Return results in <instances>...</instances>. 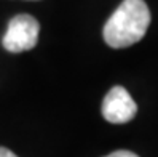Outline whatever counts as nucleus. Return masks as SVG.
Masks as SVG:
<instances>
[{"label": "nucleus", "mask_w": 158, "mask_h": 157, "mask_svg": "<svg viewBox=\"0 0 158 157\" xmlns=\"http://www.w3.org/2000/svg\"><path fill=\"white\" fill-rule=\"evenodd\" d=\"M0 157H18V155L13 154L10 149H6V147H0Z\"/></svg>", "instance_id": "obj_5"}, {"label": "nucleus", "mask_w": 158, "mask_h": 157, "mask_svg": "<svg viewBox=\"0 0 158 157\" xmlns=\"http://www.w3.org/2000/svg\"><path fill=\"white\" fill-rule=\"evenodd\" d=\"M137 112V104L123 87H114L102 101V117L107 122L122 125L133 120Z\"/></svg>", "instance_id": "obj_3"}, {"label": "nucleus", "mask_w": 158, "mask_h": 157, "mask_svg": "<svg viewBox=\"0 0 158 157\" xmlns=\"http://www.w3.org/2000/svg\"><path fill=\"white\" fill-rule=\"evenodd\" d=\"M148 24L150 10L144 0H123L107 20L102 35L110 48H126L142 40Z\"/></svg>", "instance_id": "obj_1"}, {"label": "nucleus", "mask_w": 158, "mask_h": 157, "mask_svg": "<svg viewBox=\"0 0 158 157\" xmlns=\"http://www.w3.org/2000/svg\"><path fill=\"white\" fill-rule=\"evenodd\" d=\"M106 157H139L137 154L131 152V151H125V149H120V151H114L112 154H109Z\"/></svg>", "instance_id": "obj_4"}, {"label": "nucleus", "mask_w": 158, "mask_h": 157, "mask_svg": "<svg viewBox=\"0 0 158 157\" xmlns=\"http://www.w3.org/2000/svg\"><path fill=\"white\" fill-rule=\"evenodd\" d=\"M40 34L39 21L31 15H18L8 23L3 35V47L11 53H21L32 50Z\"/></svg>", "instance_id": "obj_2"}]
</instances>
